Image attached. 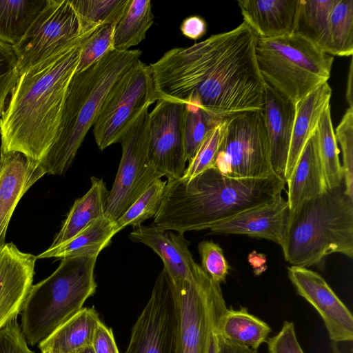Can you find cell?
Wrapping results in <instances>:
<instances>
[{"label":"cell","instance_id":"obj_1","mask_svg":"<svg viewBox=\"0 0 353 353\" xmlns=\"http://www.w3.org/2000/svg\"><path fill=\"white\" fill-rule=\"evenodd\" d=\"M258 36L243 21L149 65L157 101L199 106L223 120L263 111L265 82L255 54Z\"/></svg>","mask_w":353,"mask_h":353},{"label":"cell","instance_id":"obj_2","mask_svg":"<svg viewBox=\"0 0 353 353\" xmlns=\"http://www.w3.org/2000/svg\"><path fill=\"white\" fill-rule=\"evenodd\" d=\"M81 44L19 75L0 119L1 151L19 152L37 167L46 157L57 135Z\"/></svg>","mask_w":353,"mask_h":353},{"label":"cell","instance_id":"obj_3","mask_svg":"<svg viewBox=\"0 0 353 353\" xmlns=\"http://www.w3.org/2000/svg\"><path fill=\"white\" fill-rule=\"evenodd\" d=\"M285 179L273 174L236 179L211 168L196 176L168 179L153 225L183 234L210 229L247 209L281 194Z\"/></svg>","mask_w":353,"mask_h":353},{"label":"cell","instance_id":"obj_4","mask_svg":"<svg viewBox=\"0 0 353 353\" xmlns=\"http://www.w3.org/2000/svg\"><path fill=\"white\" fill-rule=\"evenodd\" d=\"M141 54L139 50L113 49L86 70L74 74L55 141L35 170L38 180L45 174L63 175L67 172L110 88Z\"/></svg>","mask_w":353,"mask_h":353},{"label":"cell","instance_id":"obj_5","mask_svg":"<svg viewBox=\"0 0 353 353\" xmlns=\"http://www.w3.org/2000/svg\"><path fill=\"white\" fill-rule=\"evenodd\" d=\"M287 262L309 267L330 254L353 256V199L343 183L301 203L290 212L281 246Z\"/></svg>","mask_w":353,"mask_h":353},{"label":"cell","instance_id":"obj_6","mask_svg":"<svg viewBox=\"0 0 353 353\" xmlns=\"http://www.w3.org/2000/svg\"><path fill=\"white\" fill-rule=\"evenodd\" d=\"M97 256L63 259L52 274L32 285L21 312L20 326L28 345L47 339L95 293Z\"/></svg>","mask_w":353,"mask_h":353},{"label":"cell","instance_id":"obj_7","mask_svg":"<svg viewBox=\"0 0 353 353\" xmlns=\"http://www.w3.org/2000/svg\"><path fill=\"white\" fill-rule=\"evenodd\" d=\"M255 54L264 82L295 104L327 82L334 61L333 56L294 32L258 37Z\"/></svg>","mask_w":353,"mask_h":353},{"label":"cell","instance_id":"obj_8","mask_svg":"<svg viewBox=\"0 0 353 353\" xmlns=\"http://www.w3.org/2000/svg\"><path fill=\"white\" fill-rule=\"evenodd\" d=\"M170 279L178 312L176 353H208L219 319L228 308L220 284L201 268L192 281Z\"/></svg>","mask_w":353,"mask_h":353},{"label":"cell","instance_id":"obj_9","mask_svg":"<svg viewBox=\"0 0 353 353\" xmlns=\"http://www.w3.org/2000/svg\"><path fill=\"white\" fill-rule=\"evenodd\" d=\"M214 168L236 179L276 174L272 169L263 111L241 113L225 120Z\"/></svg>","mask_w":353,"mask_h":353},{"label":"cell","instance_id":"obj_10","mask_svg":"<svg viewBox=\"0 0 353 353\" xmlns=\"http://www.w3.org/2000/svg\"><path fill=\"white\" fill-rule=\"evenodd\" d=\"M94 30L84 24L70 0H48L23 39L12 47L19 74L60 52L81 45Z\"/></svg>","mask_w":353,"mask_h":353},{"label":"cell","instance_id":"obj_11","mask_svg":"<svg viewBox=\"0 0 353 353\" xmlns=\"http://www.w3.org/2000/svg\"><path fill=\"white\" fill-rule=\"evenodd\" d=\"M149 106L145 107L119 140L122 154L112 188L109 190L104 216L117 221L157 179L162 176L148 157Z\"/></svg>","mask_w":353,"mask_h":353},{"label":"cell","instance_id":"obj_12","mask_svg":"<svg viewBox=\"0 0 353 353\" xmlns=\"http://www.w3.org/2000/svg\"><path fill=\"white\" fill-rule=\"evenodd\" d=\"M157 101L149 65L138 60L114 83L93 127L101 150L119 141L143 109Z\"/></svg>","mask_w":353,"mask_h":353},{"label":"cell","instance_id":"obj_13","mask_svg":"<svg viewBox=\"0 0 353 353\" xmlns=\"http://www.w3.org/2000/svg\"><path fill=\"white\" fill-rule=\"evenodd\" d=\"M178 325L172 281L163 268L132 329L125 353H176Z\"/></svg>","mask_w":353,"mask_h":353},{"label":"cell","instance_id":"obj_14","mask_svg":"<svg viewBox=\"0 0 353 353\" xmlns=\"http://www.w3.org/2000/svg\"><path fill=\"white\" fill-rule=\"evenodd\" d=\"M185 110L184 103L159 99L149 112V161L167 179L182 177L186 168Z\"/></svg>","mask_w":353,"mask_h":353},{"label":"cell","instance_id":"obj_15","mask_svg":"<svg viewBox=\"0 0 353 353\" xmlns=\"http://www.w3.org/2000/svg\"><path fill=\"white\" fill-rule=\"evenodd\" d=\"M288 278L299 295L321 316L332 343L352 342L353 316L325 280L305 267L292 265Z\"/></svg>","mask_w":353,"mask_h":353},{"label":"cell","instance_id":"obj_16","mask_svg":"<svg viewBox=\"0 0 353 353\" xmlns=\"http://www.w3.org/2000/svg\"><path fill=\"white\" fill-rule=\"evenodd\" d=\"M36 260L13 243L0 248V330L21 312L33 285Z\"/></svg>","mask_w":353,"mask_h":353},{"label":"cell","instance_id":"obj_17","mask_svg":"<svg viewBox=\"0 0 353 353\" xmlns=\"http://www.w3.org/2000/svg\"><path fill=\"white\" fill-rule=\"evenodd\" d=\"M289 205L281 194L268 203L247 209L211 227L214 234H244L283 244L288 225Z\"/></svg>","mask_w":353,"mask_h":353},{"label":"cell","instance_id":"obj_18","mask_svg":"<svg viewBox=\"0 0 353 353\" xmlns=\"http://www.w3.org/2000/svg\"><path fill=\"white\" fill-rule=\"evenodd\" d=\"M130 239L151 248L162 260L163 268L172 279L194 280L201 265L193 259L189 241L183 234L173 233L151 225H139L132 228Z\"/></svg>","mask_w":353,"mask_h":353},{"label":"cell","instance_id":"obj_19","mask_svg":"<svg viewBox=\"0 0 353 353\" xmlns=\"http://www.w3.org/2000/svg\"><path fill=\"white\" fill-rule=\"evenodd\" d=\"M263 117L274 172L284 179L296 114V104L265 83Z\"/></svg>","mask_w":353,"mask_h":353},{"label":"cell","instance_id":"obj_20","mask_svg":"<svg viewBox=\"0 0 353 353\" xmlns=\"http://www.w3.org/2000/svg\"><path fill=\"white\" fill-rule=\"evenodd\" d=\"M35 169L19 152H0V248L6 243L7 228L19 201L37 181Z\"/></svg>","mask_w":353,"mask_h":353},{"label":"cell","instance_id":"obj_21","mask_svg":"<svg viewBox=\"0 0 353 353\" xmlns=\"http://www.w3.org/2000/svg\"><path fill=\"white\" fill-rule=\"evenodd\" d=\"M245 21L259 38L292 33L298 0H239Z\"/></svg>","mask_w":353,"mask_h":353},{"label":"cell","instance_id":"obj_22","mask_svg":"<svg viewBox=\"0 0 353 353\" xmlns=\"http://www.w3.org/2000/svg\"><path fill=\"white\" fill-rule=\"evenodd\" d=\"M286 183L290 212L304 201L328 190L319 153L316 130L307 141Z\"/></svg>","mask_w":353,"mask_h":353},{"label":"cell","instance_id":"obj_23","mask_svg":"<svg viewBox=\"0 0 353 353\" xmlns=\"http://www.w3.org/2000/svg\"><path fill=\"white\" fill-rule=\"evenodd\" d=\"M332 88L325 82L296 103V114L284 174L286 181L310 137L316 130L319 121L330 105Z\"/></svg>","mask_w":353,"mask_h":353},{"label":"cell","instance_id":"obj_24","mask_svg":"<svg viewBox=\"0 0 353 353\" xmlns=\"http://www.w3.org/2000/svg\"><path fill=\"white\" fill-rule=\"evenodd\" d=\"M120 230L116 221L103 216L90 223L68 241L53 248L50 247L36 257L37 259H63L98 256L111 243L113 236Z\"/></svg>","mask_w":353,"mask_h":353},{"label":"cell","instance_id":"obj_25","mask_svg":"<svg viewBox=\"0 0 353 353\" xmlns=\"http://www.w3.org/2000/svg\"><path fill=\"white\" fill-rule=\"evenodd\" d=\"M109 190L103 179L91 177V186L75 200L50 248L73 238L90 223L104 216Z\"/></svg>","mask_w":353,"mask_h":353},{"label":"cell","instance_id":"obj_26","mask_svg":"<svg viewBox=\"0 0 353 353\" xmlns=\"http://www.w3.org/2000/svg\"><path fill=\"white\" fill-rule=\"evenodd\" d=\"M219 335L232 344L258 350L266 342L272 329L261 319L250 314L247 307L227 308L219 319Z\"/></svg>","mask_w":353,"mask_h":353},{"label":"cell","instance_id":"obj_27","mask_svg":"<svg viewBox=\"0 0 353 353\" xmlns=\"http://www.w3.org/2000/svg\"><path fill=\"white\" fill-rule=\"evenodd\" d=\"M101 321L94 307H83L39 345L51 346L60 353H76L92 345Z\"/></svg>","mask_w":353,"mask_h":353},{"label":"cell","instance_id":"obj_28","mask_svg":"<svg viewBox=\"0 0 353 353\" xmlns=\"http://www.w3.org/2000/svg\"><path fill=\"white\" fill-rule=\"evenodd\" d=\"M335 0H298L293 29L324 52L330 54L329 17Z\"/></svg>","mask_w":353,"mask_h":353},{"label":"cell","instance_id":"obj_29","mask_svg":"<svg viewBox=\"0 0 353 353\" xmlns=\"http://www.w3.org/2000/svg\"><path fill=\"white\" fill-rule=\"evenodd\" d=\"M48 0H0V41L12 47L25 36Z\"/></svg>","mask_w":353,"mask_h":353},{"label":"cell","instance_id":"obj_30","mask_svg":"<svg viewBox=\"0 0 353 353\" xmlns=\"http://www.w3.org/2000/svg\"><path fill=\"white\" fill-rule=\"evenodd\" d=\"M154 16L150 0H129L119 21L115 26L113 48L128 50L140 43L153 24Z\"/></svg>","mask_w":353,"mask_h":353},{"label":"cell","instance_id":"obj_31","mask_svg":"<svg viewBox=\"0 0 353 353\" xmlns=\"http://www.w3.org/2000/svg\"><path fill=\"white\" fill-rule=\"evenodd\" d=\"M316 132L319 153L327 188H338L343 183V175L333 130L330 105L323 112Z\"/></svg>","mask_w":353,"mask_h":353},{"label":"cell","instance_id":"obj_32","mask_svg":"<svg viewBox=\"0 0 353 353\" xmlns=\"http://www.w3.org/2000/svg\"><path fill=\"white\" fill-rule=\"evenodd\" d=\"M330 55L353 54V0H335L329 17Z\"/></svg>","mask_w":353,"mask_h":353},{"label":"cell","instance_id":"obj_33","mask_svg":"<svg viewBox=\"0 0 353 353\" xmlns=\"http://www.w3.org/2000/svg\"><path fill=\"white\" fill-rule=\"evenodd\" d=\"M185 108L184 145L189 162L209 133L224 120L193 104H185Z\"/></svg>","mask_w":353,"mask_h":353},{"label":"cell","instance_id":"obj_34","mask_svg":"<svg viewBox=\"0 0 353 353\" xmlns=\"http://www.w3.org/2000/svg\"><path fill=\"white\" fill-rule=\"evenodd\" d=\"M129 0H70L75 12L89 28L117 25Z\"/></svg>","mask_w":353,"mask_h":353},{"label":"cell","instance_id":"obj_35","mask_svg":"<svg viewBox=\"0 0 353 353\" xmlns=\"http://www.w3.org/2000/svg\"><path fill=\"white\" fill-rule=\"evenodd\" d=\"M166 181L156 179L148 188L130 205L116 221L121 230L128 225L132 228L154 217L158 212L163 196Z\"/></svg>","mask_w":353,"mask_h":353},{"label":"cell","instance_id":"obj_36","mask_svg":"<svg viewBox=\"0 0 353 353\" xmlns=\"http://www.w3.org/2000/svg\"><path fill=\"white\" fill-rule=\"evenodd\" d=\"M115 26H101L85 38L80 47L79 59L75 72L86 70L114 49Z\"/></svg>","mask_w":353,"mask_h":353},{"label":"cell","instance_id":"obj_37","mask_svg":"<svg viewBox=\"0 0 353 353\" xmlns=\"http://www.w3.org/2000/svg\"><path fill=\"white\" fill-rule=\"evenodd\" d=\"M343 155V175L345 193L353 199V108L349 107L334 132Z\"/></svg>","mask_w":353,"mask_h":353},{"label":"cell","instance_id":"obj_38","mask_svg":"<svg viewBox=\"0 0 353 353\" xmlns=\"http://www.w3.org/2000/svg\"><path fill=\"white\" fill-rule=\"evenodd\" d=\"M225 120L205 139L194 157L188 162L182 179H192L213 168L223 137Z\"/></svg>","mask_w":353,"mask_h":353},{"label":"cell","instance_id":"obj_39","mask_svg":"<svg viewBox=\"0 0 353 353\" xmlns=\"http://www.w3.org/2000/svg\"><path fill=\"white\" fill-rule=\"evenodd\" d=\"M201 268L216 283H225L230 269L222 248L212 241H202L198 245Z\"/></svg>","mask_w":353,"mask_h":353},{"label":"cell","instance_id":"obj_40","mask_svg":"<svg viewBox=\"0 0 353 353\" xmlns=\"http://www.w3.org/2000/svg\"><path fill=\"white\" fill-rule=\"evenodd\" d=\"M19 77L17 59L12 47L0 41V117L5 110L7 97Z\"/></svg>","mask_w":353,"mask_h":353},{"label":"cell","instance_id":"obj_41","mask_svg":"<svg viewBox=\"0 0 353 353\" xmlns=\"http://www.w3.org/2000/svg\"><path fill=\"white\" fill-rule=\"evenodd\" d=\"M266 343L269 353H304L291 321H283L280 331Z\"/></svg>","mask_w":353,"mask_h":353},{"label":"cell","instance_id":"obj_42","mask_svg":"<svg viewBox=\"0 0 353 353\" xmlns=\"http://www.w3.org/2000/svg\"><path fill=\"white\" fill-rule=\"evenodd\" d=\"M0 353H34L28 347L16 319L0 330Z\"/></svg>","mask_w":353,"mask_h":353},{"label":"cell","instance_id":"obj_43","mask_svg":"<svg viewBox=\"0 0 353 353\" xmlns=\"http://www.w3.org/2000/svg\"><path fill=\"white\" fill-rule=\"evenodd\" d=\"M91 346L94 353H119L112 330L102 321L97 327Z\"/></svg>","mask_w":353,"mask_h":353},{"label":"cell","instance_id":"obj_44","mask_svg":"<svg viewBox=\"0 0 353 353\" xmlns=\"http://www.w3.org/2000/svg\"><path fill=\"white\" fill-rule=\"evenodd\" d=\"M180 28L184 36L196 40L205 35L207 31V23L199 16H190L183 21Z\"/></svg>","mask_w":353,"mask_h":353},{"label":"cell","instance_id":"obj_45","mask_svg":"<svg viewBox=\"0 0 353 353\" xmlns=\"http://www.w3.org/2000/svg\"><path fill=\"white\" fill-rule=\"evenodd\" d=\"M218 336L219 339L218 353H259L258 350L232 344L223 339L219 334Z\"/></svg>","mask_w":353,"mask_h":353},{"label":"cell","instance_id":"obj_46","mask_svg":"<svg viewBox=\"0 0 353 353\" xmlns=\"http://www.w3.org/2000/svg\"><path fill=\"white\" fill-rule=\"evenodd\" d=\"M347 101L349 104V107L353 108L352 104V59L350 62L349 74L347 77V85L346 92Z\"/></svg>","mask_w":353,"mask_h":353},{"label":"cell","instance_id":"obj_47","mask_svg":"<svg viewBox=\"0 0 353 353\" xmlns=\"http://www.w3.org/2000/svg\"><path fill=\"white\" fill-rule=\"evenodd\" d=\"M219 345V336H218V333H217L216 327V329L212 334L208 353H218Z\"/></svg>","mask_w":353,"mask_h":353},{"label":"cell","instance_id":"obj_48","mask_svg":"<svg viewBox=\"0 0 353 353\" xmlns=\"http://www.w3.org/2000/svg\"><path fill=\"white\" fill-rule=\"evenodd\" d=\"M39 348L40 349L41 353H60V352L49 345H39Z\"/></svg>","mask_w":353,"mask_h":353},{"label":"cell","instance_id":"obj_49","mask_svg":"<svg viewBox=\"0 0 353 353\" xmlns=\"http://www.w3.org/2000/svg\"><path fill=\"white\" fill-rule=\"evenodd\" d=\"M332 353H342L339 350L337 343H332ZM350 353H352V350H350Z\"/></svg>","mask_w":353,"mask_h":353},{"label":"cell","instance_id":"obj_50","mask_svg":"<svg viewBox=\"0 0 353 353\" xmlns=\"http://www.w3.org/2000/svg\"><path fill=\"white\" fill-rule=\"evenodd\" d=\"M76 353H94L92 346H88Z\"/></svg>","mask_w":353,"mask_h":353}]
</instances>
